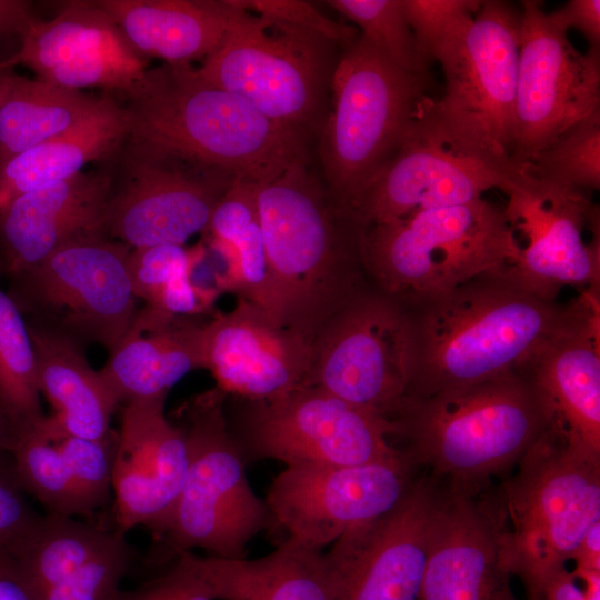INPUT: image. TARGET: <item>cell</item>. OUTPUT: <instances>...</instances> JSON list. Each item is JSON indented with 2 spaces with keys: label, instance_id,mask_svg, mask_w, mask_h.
<instances>
[{
  "label": "cell",
  "instance_id": "obj_1",
  "mask_svg": "<svg viewBox=\"0 0 600 600\" xmlns=\"http://www.w3.org/2000/svg\"><path fill=\"white\" fill-rule=\"evenodd\" d=\"M509 268L480 274L446 292L402 301L413 344L406 398H426L523 370L580 318L593 294L584 290L577 300L560 303Z\"/></svg>",
  "mask_w": 600,
  "mask_h": 600
},
{
  "label": "cell",
  "instance_id": "obj_2",
  "mask_svg": "<svg viewBox=\"0 0 600 600\" xmlns=\"http://www.w3.org/2000/svg\"><path fill=\"white\" fill-rule=\"evenodd\" d=\"M257 203L278 320L312 344L371 284L361 259L362 229L309 170V160L258 186Z\"/></svg>",
  "mask_w": 600,
  "mask_h": 600
},
{
  "label": "cell",
  "instance_id": "obj_3",
  "mask_svg": "<svg viewBox=\"0 0 600 600\" xmlns=\"http://www.w3.org/2000/svg\"><path fill=\"white\" fill-rule=\"evenodd\" d=\"M121 96L129 136L237 180L266 184L309 160L303 137L209 83L191 64L148 68Z\"/></svg>",
  "mask_w": 600,
  "mask_h": 600
},
{
  "label": "cell",
  "instance_id": "obj_4",
  "mask_svg": "<svg viewBox=\"0 0 600 600\" xmlns=\"http://www.w3.org/2000/svg\"><path fill=\"white\" fill-rule=\"evenodd\" d=\"M554 419L551 407L524 371L406 398L390 419L393 436L416 466L469 487L520 461Z\"/></svg>",
  "mask_w": 600,
  "mask_h": 600
},
{
  "label": "cell",
  "instance_id": "obj_5",
  "mask_svg": "<svg viewBox=\"0 0 600 600\" xmlns=\"http://www.w3.org/2000/svg\"><path fill=\"white\" fill-rule=\"evenodd\" d=\"M506 484V560L536 600L600 522V454L572 440L554 418Z\"/></svg>",
  "mask_w": 600,
  "mask_h": 600
},
{
  "label": "cell",
  "instance_id": "obj_6",
  "mask_svg": "<svg viewBox=\"0 0 600 600\" xmlns=\"http://www.w3.org/2000/svg\"><path fill=\"white\" fill-rule=\"evenodd\" d=\"M360 250L369 282L410 301L508 269L519 246L504 208L481 198L368 226Z\"/></svg>",
  "mask_w": 600,
  "mask_h": 600
},
{
  "label": "cell",
  "instance_id": "obj_7",
  "mask_svg": "<svg viewBox=\"0 0 600 600\" xmlns=\"http://www.w3.org/2000/svg\"><path fill=\"white\" fill-rule=\"evenodd\" d=\"M428 78L400 70L360 33L341 50L319 133L323 183L338 204L348 209L396 156Z\"/></svg>",
  "mask_w": 600,
  "mask_h": 600
},
{
  "label": "cell",
  "instance_id": "obj_8",
  "mask_svg": "<svg viewBox=\"0 0 600 600\" xmlns=\"http://www.w3.org/2000/svg\"><path fill=\"white\" fill-rule=\"evenodd\" d=\"M232 2L238 10L198 73L307 141L319 136L340 47Z\"/></svg>",
  "mask_w": 600,
  "mask_h": 600
},
{
  "label": "cell",
  "instance_id": "obj_9",
  "mask_svg": "<svg viewBox=\"0 0 600 600\" xmlns=\"http://www.w3.org/2000/svg\"><path fill=\"white\" fill-rule=\"evenodd\" d=\"M224 394L216 388L183 407L188 468L179 497L153 533L156 560L201 548L219 558L241 559L250 540L272 521L267 502L252 490L246 461L230 432Z\"/></svg>",
  "mask_w": 600,
  "mask_h": 600
},
{
  "label": "cell",
  "instance_id": "obj_10",
  "mask_svg": "<svg viewBox=\"0 0 600 600\" xmlns=\"http://www.w3.org/2000/svg\"><path fill=\"white\" fill-rule=\"evenodd\" d=\"M519 44L520 10L484 0L431 58L446 81L442 98L430 101L432 114L467 148L504 162H513Z\"/></svg>",
  "mask_w": 600,
  "mask_h": 600
},
{
  "label": "cell",
  "instance_id": "obj_11",
  "mask_svg": "<svg viewBox=\"0 0 600 600\" xmlns=\"http://www.w3.org/2000/svg\"><path fill=\"white\" fill-rule=\"evenodd\" d=\"M110 192L101 234L131 249L180 244L208 230L233 177L127 136L103 161Z\"/></svg>",
  "mask_w": 600,
  "mask_h": 600
},
{
  "label": "cell",
  "instance_id": "obj_12",
  "mask_svg": "<svg viewBox=\"0 0 600 600\" xmlns=\"http://www.w3.org/2000/svg\"><path fill=\"white\" fill-rule=\"evenodd\" d=\"M131 248L102 234L77 237L12 277L10 294L31 323L111 351L138 313L128 260Z\"/></svg>",
  "mask_w": 600,
  "mask_h": 600
},
{
  "label": "cell",
  "instance_id": "obj_13",
  "mask_svg": "<svg viewBox=\"0 0 600 600\" xmlns=\"http://www.w3.org/2000/svg\"><path fill=\"white\" fill-rule=\"evenodd\" d=\"M427 97L399 150L348 208L361 229L419 210L469 203L490 189L506 194L533 180L526 169L478 153L436 119Z\"/></svg>",
  "mask_w": 600,
  "mask_h": 600
},
{
  "label": "cell",
  "instance_id": "obj_14",
  "mask_svg": "<svg viewBox=\"0 0 600 600\" xmlns=\"http://www.w3.org/2000/svg\"><path fill=\"white\" fill-rule=\"evenodd\" d=\"M412 369L408 309L370 284L316 337L302 386L318 387L390 420L407 397Z\"/></svg>",
  "mask_w": 600,
  "mask_h": 600
},
{
  "label": "cell",
  "instance_id": "obj_15",
  "mask_svg": "<svg viewBox=\"0 0 600 600\" xmlns=\"http://www.w3.org/2000/svg\"><path fill=\"white\" fill-rule=\"evenodd\" d=\"M240 400L230 432L246 461L287 466L360 464L399 453L391 420L318 387L300 386L269 401Z\"/></svg>",
  "mask_w": 600,
  "mask_h": 600
},
{
  "label": "cell",
  "instance_id": "obj_16",
  "mask_svg": "<svg viewBox=\"0 0 600 600\" xmlns=\"http://www.w3.org/2000/svg\"><path fill=\"white\" fill-rule=\"evenodd\" d=\"M540 1L524 0L511 160L524 167L566 130L600 111V48L580 52Z\"/></svg>",
  "mask_w": 600,
  "mask_h": 600
},
{
  "label": "cell",
  "instance_id": "obj_17",
  "mask_svg": "<svg viewBox=\"0 0 600 600\" xmlns=\"http://www.w3.org/2000/svg\"><path fill=\"white\" fill-rule=\"evenodd\" d=\"M416 467L401 449L360 464L287 466L273 479L266 502L288 539L322 550L391 511L417 479Z\"/></svg>",
  "mask_w": 600,
  "mask_h": 600
},
{
  "label": "cell",
  "instance_id": "obj_18",
  "mask_svg": "<svg viewBox=\"0 0 600 600\" xmlns=\"http://www.w3.org/2000/svg\"><path fill=\"white\" fill-rule=\"evenodd\" d=\"M476 491L453 481L437 484L420 600H519L501 504L477 500Z\"/></svg>",
  "mask_w": 600,
  "mask_h": 600
},
{
  "label": "cell",
  "instance_id": "obj_19",
  "mask_svg": "<svg viewBox=\"0 0 600 600\" xmlns=\"http://www.w3.org/2000/svg\"><path fill=\"white\" fill-rule=\"evenodd\" d=\"M507 196V217L526 240L510 271L551 298L566 286L599 290L600 240L584 239L587 230L599 229V209L589 192L533 180Z\"/></svg>",
  "mask_w": 600,
  "mask_h": 600
},
{
  "label": "cell",
  "instance_id": "obj_20",
  "mask_svg": "<svg viewBox=\"0 0 600 600\" xmlns=\"http://www.w3.org/2000/svg\"><path fill=\"white\" fill-rule=\"evenodd\" d=\"M22 64L36 79L80 90L100 88L120 94L138 84L148 70L147 58L127 40L97 1L64 2L48 21L33 20L17 53L0 69Z\"/></svg>",
  "mask_w": 600,
  "mask_h": 600
},
{
  "label": "cell",
  "instance_id": "obj_21",
  "mask_svg": "<svg viewBox=\"0 0 600 600\" xmlns=\"http://www.w3.org/2000/svg\"><path fill=\"white\" fill-rule=\"evenodd\" d=\"M436 488L417 478L391 511L334 542L336 600H420Z\"/></svg>",
  "mask_w": 600,
  "mask_h": 600
},
{
  "label": "cell",
  "instance_id": "obj_22",
  "mask_svg": "<svg viewBox=\"0 0 600 600\" xmlns=\"http://www.w3.org/2000/svg\"><path fill=\"white\" fill-rule=\"evenodd\" d=\"M312 344L259 306L238 298L203 326L204 369L224 396L269 401L304 383Z\"/></svg>",
  "mask_w": 600,
  "mask_h": 600
},
{
  "label": "cell",
  "instance_id": "obj_23",
  "mask_svg": "<svg viewBox=\"0 0 600 600\" xmlns=\"http://www.w3.org/2000/svg\"><path fill=\"white\" fill-rule=\"evenodd\" d=\"M166 397L124 403L113 462L116 529L154 533L171 512L188 468L182 428L164 414Z\"/></svg>",
  "mask_w": 600,
  "mask_h": 600
},
{
  "label": "cell",
  "instance_id": "obj_24",
  "mask_svg": "<svg viewBox=\"0 0 600 600\" xmlns=\"http://www.w3.org/2000/svg\"><path fill=\"white\" fill-rule=\"evenodd\" d=\"M16 557L36 600H119L132 550L116 528L46 513Z\"/></svg>",
  "mask_w": 600,
  "mask_h": 600
},
{
  "label": "cell",
  "instance_id": "obj_25",
  "mask_svg": "<svg viewBox=\"0 0 600 600\" xmlns=\"http://www.w3.org/2000/svg\"><path fill=\"white\" fill-rule=\"evenodd\" d=\"M109 192L110 177L100 162L12 199L0 209V270L18 276L77 237L101 234Z\"/></svg>",
  "mask_w": 600,
  "mask_h": 600
},
{
  "label": "cell",
  "instance_id": "obj_26",
  "mask_svg": "<svg viewBox=\"0 0 600 600\" xmlns=\"http://www.w3.org/2000/svg\"><path fill=\"white\" fill-rule=\"evenodd\" d=\"M176 560L211 600H336L338 571L331 552L291 539L258 559L179 553Z\"/></svg>",
  "mask_w": 600,
  "mask_h": 600
},
{
  "label": "cell",
  "instance_id": "obj_27",
  "mask_svg": "<svg viewBox=\"0 0 600 600\" xmlns=\"http://www.w3.org/2000/svg\"><path fill=\"white\" fill-rule=\"evenodd\" d=\"M203 326L149 306L138 310L100 371L119 403L167 398L187 373L204 369Z\"/></svg>",
  "mask_w": 600,
  "mask_h": 600
},
{
  "label": "cell",
  "instance_id": "obj_28",
  "mask_svg": "<svg viewBox=\"0 0 600 600\" xmlns=\"http://www.w3.org/2000/svg\"><path fill=\"white\" fill-rule=\"evenodd\" d=\"M600 300L550 340L522 370L568 436L600 454Z\"/></svg>",
  "mask_w": 600,
  "mask_h": 600
},
{
  "label": "cell",
  "instance_id": "obj_29",
  "mask_svg": "<svg viewBox=\"0 0 600 600\" xmlns=\"http://www.w3.org/2000/svg\"><path fill=\"white\" fill-rule=\"evenodd\" d=\"M144 58L170 64L203 61L238 7L232 0H96Z\"/></svg>",
  "mask_w": 600,
  "mask_h": 600
},
{
  "label": "cell",
  "instance_id": "obj_30",
  "mask_svg": "<svg viewBox=\"0 0 600 600\" xmlns=\"http://www.w3.org/2000/svg\"><path fill=\"white\" fill-rule=\"evenodd\" d=\"M27 323L34 349L38 388L54 410L52 420L68 434L93 440L106 438L120 403L100 371L90 367L80 343Z\"/></svg>",
  "mask_w": 600,
  "mask_h": 600
},
{
  "label": "cell",
  "instance_id": "obj_31",
  "mask_svg": "<svg viewBox=\"0 0 600 600\" xmlns=\"http://www.w3.org/2000/svg\"><path fill=\"white\" fill-rule=\"evenodd\" d=\"M128 118L110 94L71 130L14 156L0 168V209L12 199L66 180L90 162H103L128 136Z\"/></svg>",
  "mask_w": 600,
  "mask_h": 600
},
{
  "label": "cell",
  "instance_id": "obj_32",
  "mask_svg": "<svg viewBox=\"0 0 600 600\" xmlns=\"http://www.w3.org/2000/svg\"><path fill=\"white\" fill-rule=\"evenodd\" d=\"M107 96L6 73L0 97V168L24 150L80 124L101 108Z\"/></svg>",
  "mask_w": 600,
  "mask_h": 600
},
{
  "label": "cell",
  "instance_id": "obj_33",
  "mask_svg": "<svg viewBox=\"0 0 600 600\" xmlns=\"http://www.w3.org/2000/svg\"><path fill=\"white\" fill-rule=\"evenodd\" d=\"M7 452L21 489L36 498L47 513L92 517L69 476L47 416L11 430Z\"/></svg>",
  "mask_w": 600,
  "mask_h": 600
},
{
  "label": "cell",
  "instance_id": "obj_34",
  "mask_svg": "<svg viewBox=\"0 0 600 600\" xmlns=\"http://www.w3.org/2000/svg\"><path fill=\"white\" fill-rule=\"evenodd\" d=\"M0 412L10 431L41 420L34 349L22 312L0 287Z\"/></svg>",
  "mask_w": 600,
  "mask_h": 600
},
{
  "label": "cell",
  "instance_id": "obj_35",
  "mask_svg": "<svg viewBox=\"0 0 600 600\" xmlns=\"http://www.w3.org/2000/svg\"><path fill=\"white\" fill-rule=\"evenodd\" d=\"M541 184L587 191L600 189V111L576 123L524 166Z\"/></svg>",
  "mask_w": 600,
  "mask_h": 600
},
{
  "label": "cell",
  "instance_id": "obj_36",
  "mask_svg": "<svg viewBox=\"0 0 600 600\" xmlns=\"http://www.w3.org/2000/svg\"><path fill=\"white\" fill-rule=\"evenodd\" d=\"M324 3L353 22L360 34L400 70L429 77L406 18L402 0H329Z\"/></svg>",
  "mask_w": 600,
  "mask_h": 600
},
{
  "label": "cell",
  "instance_id": "obj_37",
  "mask_svg": "<svg viewBox=\"0 0 600 600\" xmlns=\"http://www.w3.org/2000/svg\"><path fill=\"white\" fill-rule=\"evenodd\" d=\"M51 434L69 476L91 516L110 501L118 434L86 439L63 432L47 416Z\"/></svg>",
  "mask_w": 600,
  "mask_h": 600
},
{
  "label": "cell",
  "instance_id": "obj_38",
  "mask_svg": "<svg viewBox=\"0 0 600 600\" xmlns=\"http://www.w3.org/2000/svg\"><path fill=\"white\" fill-rule=\"evenodd\" d=\"M483 0H402L417 47L430 64L436 49L478 12Z\"/></svg>",
  "mask_w": 600,
  "mask_h": 600
},
{
  "label": "cell",
  "instance_id": "obj_39",
  "mask_svg": "<svg viewBox=\"0 0 600 600\" xmlns=\"http://www.w3.org/2000/svg\"><path fill=\"white\" fill-rule=\"evenodd\" d=\"M194 260L180 244L131 249L128 268L136 297L151 304L169 282L191 273Z\"/></svg>",
  "mask_w": 600,
  "mask_h": 600
},
{
  "label": "cell",
  "instance_id": "obj_40",
  "mask_svg": "<svg viewBox=\"0 0 600 600\" xmlns=\"http://www.w3.org/2000/svg\"><path fill=\"white\" fill-rule=\"evenodd\" d=\"M239 7L257 16L314 32L341 49L359 36L357 28L337 22L302 0H233Z\"/></svg>",
  "mask_w": 600,
  "mask_h": 600
},
{
  "label": "cell",
  "instance_id": "obj_41",
  "mask_svg": "<svg viewBox=\"0 0 600 600\" xmlns=\"http://www.w3.org/2000/svg\"><path fill=\"white\" fill-rule=\"evenodd\" d=\"M40 517L17 481L9 453L0 454V551L16 556Z\"/></svg>",
  "mask_w": 600,
  "mask_h": 600
},
{
  "label": "cell",
  "instance_id": "obj_42",
  "mask_svg": "<svg viewBox=\"0 0 600 600\" xmlns=\"http://www.w3.org/2000/svg\"><path fill=\"white\" fill-rule=\"evenodd\" d=\"M257 184L236 180L219 200L208 230L227 244L259 221Z\"/></svg>",
  "mask_w": 600,
  "mask_h": 600
},
{
  "label": "cell",
  "instance_id": "obj_43",
  "mask_svg": "<svg viewBox=\"0 0 600 600\" xmlns=\"http://www.w3.org/2000/svg\"><path fill=\"white\" fill-rule=\"evenodd\" d=\"M218 296L217 291L198 284L190 273L169 282L147 306L171 316L197 318L211 310Z\"/></svg>",
  "mask_w": 600,
  "mask_h": 600
},
{
  "label": "cell",
  "instance_id": "obj_44",
  "mask_svg": "<svg viewBox=\"0 0 600 600\" xmlns=\"http://www.w3.org/2000/svg\"><path fill=\"white\" fill-rule=\"evenodd\" d=\"M119 600H211L199 582L176 560L159 578L130 592H121Z\"/></svg>",
  "mask_w": 600,
  "mask_h": 600
},
{
  "label": "cell",
  "instance_id": "obj_45",
  "mask_svg": "<svg viewBox=\"0 0 600 600\" xmlns=\"http://www.w3.org/2000/svg\"><path fill=\"white\" fill-rule=\"evenodd\" d=\"M536 600H600V572L562 568L543 583Z\"/></svg>",
  "mask_w": 600,
  "mask_h": 600
},
{
  "label": "cell",
  "instance_id": "obj_46",
  "mask_svg": "<svg viewBox=\"0 0 600 600\" xmlns=\"http://www.w3.org/2000/svg\"><path fill=\"white\" fill-rule=\"evenodd\" d=\"M563 24L580 31L589 47L600 48V1L570 0L554 11Z\"/></svg>",
  "mask_w": 600,
  "mask_h": 600
},
{
  "label": "cell",
  "instance_id": "obj_47",
  "mask_svg": "<svg viewBox=\"0 0 600 600\" xmlns=\"http://www.w3.org/2000/svg\"><path fill=\"white\" fill-rule=\"evenodd\" d=\"M0 600H36L18 559L0 551Z\"/></svg>",
  "mask_w": 600,
  "mask_h": 600
},
{
  "label": "cell",
  "instance_id": "obj_48",
  "mask_svg": "<svg viewBox=\"0 0 600 600\" xmlns=\"http://www.w3.org/2000/svg\"><path fill=\"white\" fill-rule=\"evenodd\" d=\"M34 19L30 13V2L22 0H0V33L22 37Z\"/></svg>",
  "mask_w": 600,
  "mask_h": 600
},
{
  "label": "cell",
  "instance_id": "obj_49",
  "mask_svg": "<svg viewBox=\"0 0 600 600\" xmlns=\"http://www.w3.org/2000/svg\"><path fill=\"white\" fill-rule=\"evenodd\" d=\"M571 560L576 561L574 573L600 571V522L590 528Z\"/></svg>",
  "mask_w": 600,
  "mask_h": 600
},
{
  "label": "cell",
  "instance_id": "obj_50",
  "mask_svg": "<svg viewBox=\"0 0 600 600\" xmlns=\"http://www.w3.org/2000/svg\"><path fill=\"white\" fill-rule=\"evenodd\" d=\"M10 437V427L0 412V454L8 453V442Z\"/></svg>",
  "mask_w": 600,
  "mask_h": 600
},
{
  "label": "cell",
  "instance_id": "obj_51",
  "mask_svg": "<svg viewBox=\"0 0 600 600\" xmlns=\"http://www.w3.org/2000/svg\"><path fill=\"white\" fill-rule=\"evenodd\" d=\"M6 73H0V97L4 87Z\"/></svg>",
  "mask_w": 600,
  "mask_h": 600
}]
</instances>
